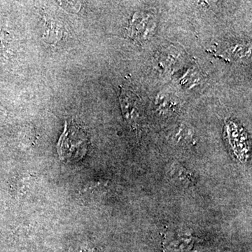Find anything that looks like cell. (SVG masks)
Here are the masks:
<instances>
[{
	"label": "cell",
	"mask_w": 252,
	"mask_h": 252,
	"mask_svg": "<svg viewBox=\"0 0 252 252\" xmlns=\"http://www.w3.org/2000/svg\"><path fill=\"white\" fill-rule=\"evenodd\" d=\"M123 113L127 122H137L139 116V102L137 96L130 91L122 90L120 96Z\"/></svg>",
	"instance_id": "cell-2"
},
{
	"label": "cell",
	"mask_w": 252,
	"mask_h": 252,
	"mask_svg": "<svg viewBox=\"0 0 252 252\" xmlns=\"http://www.w3.org/2000/svg\"><path fill=\"white\" fill-rule=\"evenodd\" d=\"M87 150V140L80 129L67 125L65 122L64 131L57 144L60 158L64 161L79 160L85 155Z\"/></svg>",
	"instance_id": "cell-1"
}]
</instances>
